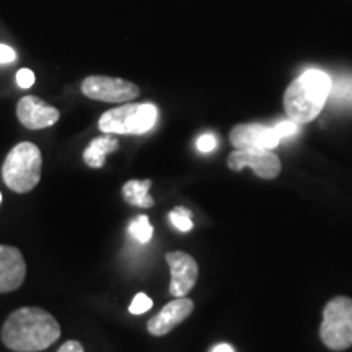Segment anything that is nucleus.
Here are the masks:
<instances>
[{
  "mask_svg": "<svg viewBox=\"0 0 352 352\" xmlns=\"http://www.w3.org/2000/svg\"><path fill=\"white\" fill-rule=\"evenodd\" d=\"M336 101H342V103H351L352 101V78H342L338 83H333L331 94Z\"/></svg>",
  "mask_w": 352,
  "mask_h": 352,
  "instance_id": "17",
  "label": "nucleus"
},
{
  "mask_svg": "<svg viewBox=\"0 0 352 352\" xmlns=\"http://www.w3.org/2000/svg\"><path fill=\"white\" fill-rule=\"evenodd\" d=\"M227 165L232 171H240L245 166H250L259 178L264 179L277 178L283 168L279 157L266 148H236L228 155Z\"/></svg>",
  "mask_w": 352,
  "mask_h": 352,
  "instance_id": "7",
  "label": "nucleus"
},
{
  "mask_svg": "<svg viewBox=\"0 0 352 352\" xmlns=\"http://www.w3.org/2000/svg\"><path fill=\"white\" fill-rule=\"evenodd\" d=\"M274 131L277 132L280 139L284 138H292V135L297 134L298 131V122L289 120V121H280L274 126Z\"/></svg>",
  "mask_w": 352,
  "mask_h": 352,
  "instance_id": "19",
  "label": "nucleus"
},
{
  "mask_svg": "<svg viewBox=\"0 0 352 352\" xmlns=\"http://www.w3.org/2000/svg\"><path fill=\"white\" fill-rule=\"evenodd\" d=\"M171 271L170 294L175 298L186 297L197 283L199 267L196 259L184 252H170L165 254Z\"/></svg>",
  "mask_w": 352,
  "mask_h": 352,
  "instance_id": "8",
  "label": "nucleus"
},
{
  "mask_svg": "<svg viewBox=\"0 0 352 352\" xmlns=\"http://www.w3.org/2000/svg\"><path fill=\"white\" fill-rule=\"evenodd\" d=\"M192 311H195V302L186 297L175 298V300L166 303L155 316L148 320V333L152 336H165V334L173 331L178 324H182Z\"/></svg>",
  "mask_w": 352,
  "mask_h": 352,
  "instance_id": "10",
  "label": "nucleus"
},
{
  "mask_svg": "<svg viewBox=\"0 0 352 352\" xmlns=\"http://www.w3.org/2000/svg\"><path fill=\"white\" fill-rule=\"evenodd\" d=\"M333 80L323 70L310 69L287 87L284 94V109L298 124L314 121L321 113L331 94Z\"/></svg>",
  "mask_w": 352,
  "mask_h": 352,
  "instance_id": "2",
  "label": "nucleus"
},
{
  "mask_svg": "<svg viewBox=\"0 0 352 352\" xmlns=\"http://www.w3.org/2000/svg\"><path fill=\"white\" fill-rule=\"evenodd\" d=\"M129 233L132 239L138 240L139 243H148L152 240L153 227L148 222L147 215H139L138 219L132 220L129 223Z\"/></svg>",
  "mask_w": 352,
  "mask_h": 352,
  "instance_id": "15",
  "label": "nucleus"
},
{
  "mask_svg": "<svg viewBox=\"0 0 352 352\" xmlns=\"http://www.w3.org/2000/svg\"><path fill=\"white\" fill-rule=\"evenodd\" d=\"M0 338L13 352H39L60 338V324L39 307L16 308L3 321Z\"/></svg>",
  "mask_w": 352,
  "mask_h": 352,
  "instance_id": "1",
  "label": "nucleus"
},
{
  "mask_svg": "<svg viewBox=\"0 0 352 352\" xmlns=\"http://www.w3.org/2000/svg\"><path fill=\"white\" fill-rule=\"evenodd\" d=\"M321 341L331 351H344L352 346V300L336 297L328 302L320 328Z\"/></svg>",
  "mask_w": 352,
  "mask_h": 352,
  "instance_id": "5",
  "label": "nucleus"
},
{
  "mask_svg": "<svg viewBox=\"0 0 352 352\" xmlns=\"http://www.w3.org/2000/svg\"><path fill=\"white\" fill-rule=\"evenodd\" d=\"M152 186L151 179H131L122 186V197L126 202L135 206V208L151 209L153 206V197L148 195V189Z\"/></svg>",
  "mask_w": 352,
  "mask_h": 352,
  "instance_id": "14",
  "label": "nucleus"
},
{
  "mask_svg": "<svg viewBox=\"0 0 352 352\" xmlns=\"http://www.w3.org/2000/svg\"><path fill=\"white\" fill-rule=\"evenodd\" d=\"M16 118L20 124L30 131H41L54 126L60 111L36 95H26L16 104Z\"/></svg>",
  "mask_w": 352,
  "mask_h": 352,
  "instance_id": "9",
  "label": "nucleus"
},
{
  "mask_svg": "<svg viewBox=\"0 0 352 352\" xmlns=\"http://www.w3.org/2000/svg\"><path fill=\"white\" fill-rule=\"evenodd\" d=\"M158 109L152 103H126L100 116L98 127L104 134L140 135L155 126Z\"/></svg>",
  "mask_w": 352,
  "mask_h": 352,
  "instance_id": "4",
  "label": "nucleus"
},
{
  "mask_svg": "<svg viewBox=\"0 0 352 352\" xmlns=\"http://www.w3.org/2000/svg\"><path fill=\"white\" fill-rule=\"evenodd\" d=\"M153 307V302L152 298L147 296V294L140 292L138 296L134 297V300L129 305V314L132 315H142V314H147L148 310Z\"/></svg>",
  "mask_w": 352,
  "mask_h": 352,
  "instance_id": "18",
  "label": "nucleus"
},
{
  "mask_svg": "<svg viewBox=\"0 0 352 352\" xmlns=\"http://www.w3.org/2000/svg\"><path fill=\"white\" fill-rule=\"evenodd\" d=\"M34 80H36V77H34L33 70L20 69L19 72H16V83H19V87L21 88H32L34 85Z\"/></svg>",
  "mask_w": 352,
  "mask_h": 352,
  "instance_id": "21",
  "label": "nucleus"
},
{
  "mask_svg": "<svg viewBox=\"0 0 352 352\" xmlns=\"http://www.w3.org/2000/svg\"><path fill=\"white\" fill-rule=\"evenodd\" d=\"M26 279V263L19 248L0 245V294L20 289Z\"/></svg>",
  "mask_w": 352,
  "mask_h": 352,
  "instance_id": "11",
  "label": "nucleus"
},
{
  "mask_svg": "<svg viewBox=\"0 0 352 352\" xmlns=\"http://www.w3.org/2000/svg\"><path fill=\"white\" fill-rule=\"evenodd\" d=\"M120 148V140L114 134H104L100 138H95L87 148L83 151V162L90 168H103L107 164V155L111 152H116Z\"/></svg>",
  "mask_w": 352,
  "mask_h": 352,
  "instance_id": "13",
  "label": "nucleus"
},
{
  "mask_svg": "<svg viewBox=\"0 0 352 352\" xmlns=\"http://www.w3.org/2000/svg\"><path fill=\"white\" fill-rule=\"evenodd\" d=\"M0 202H2V192H0Z\"/></svg>",
  "mask_w": 352,
  "mask_h": 352,
  "instance_id": "25",
  "label": "nucleus"
},
{
  "mask_svg": "<svg viewBox=\"0 0 352 352\" xmlns=\"http://www.w3.org/2000/svg\"><path fill=\"white\" fill-rule=\"evenodd\" d=\"M212 352H235L230 344H217L212 349Z\"/></svg>",
  "mask_w": 352,
  "mask_h": 352,
  "instance_id": "24",
  "label": "nucleus"
},
{
  "mask_svg": "<svg viewBox=\"0 0 352 352\" xmlns=\"http://www.w3.org/2000/svg\"><path fill=\"white\" fill-rule=\"evenodd\" d=\"M230 142L235 148H266L272 151L280 142L274 127L263 124H239L230 132Z\"/></svg>",
  "mask_w": 352,
  "mask_h": 352,
  "instance_id": "12",
  "label": "nucleus"
},
{
  "mask_svg": "<svg viewBox=\"0 0 352 352\" xmlns=\"http://www.w3.org/2000/svg\"><path fill=\"white\" fill-rule=\"evenodd\" d=\"M170 220L179 232H189L192 227H195L192 226L191 212H189L188 209H183V208H175L173 210H171Z\"/></svg>",
  "mask_w": 352,
  "mask_h": 352,
  "instance_id": "16",
  "label": "nucleus"
},
{
  "mask_svg": "<svg viewBox=\"0 0 352 352\" xmlns=\"http://www.w3.org/2000/svg\"><path fill=\"white\" fill-rule=\"evenodd\" d=\"M82 94L90 100L104 103H131L140 95V88L129 80L108 76H90L83 78Z\"/></svg>",
  "mask_w": 352,
  "mask_h": 352,
  "instance_id": "6",
  "label": "nucleus"
},
{
  "mask_svg": "<svg viewBox=\"0 0 352 352\" xmlns=\"http://www.w3.org/2000/svg\"><path fill=\"white\" fill-rule=\"evenodd\" d=\"M197 151L199 152H212L215 147H217V138L214 134H202L199 139H197Z\"/></svg>",
  "mask_w": 352,
  "mask_h": 352,
  "instance_id": "20",
  "label": "nucleus"
},
{
  "mask_svg": "<svg viewBox=\"0 0 352 352\" xmlns=\"http://www.w3.org/2000/svg\"><path fill=\"white\" fill-rule=\"evenodd\" d=\"M15 59H16L15 51H13L10 46H7V44L0 43V64H10Z\"/></svg>",
  "mask_w": 352,
  "mask_h": 352,
  "instance_id": "22",
  "label": "nucleus"
},
{
  "mask_svg": "<svg viewBox=\"0 0 352 352\" xmlns=\"http://www.w3.org/2000/svg\"><path fill=\"white\" fill-rule=\"evenodd\" d=\"M57 352H85V349H83V346L78 341L70 340L65 341L64 344L57 349Z\"/></svg>",
  "mask_w": 352,
  "mask_h": 352,
  "instance_id": "23",
  "label": "nucleus"
},
{
  "mask_svg": "<svg viewBox=\"0 0 352 352\" xmlns=\"http://www.w3.org/2000/svg\"><path fill=\"white\" fill-rule=\"evenodd\" d=\"M43 155L36 144L20 142L7 153L2 165V179L16 195L33 191L41 182Z\"/></svg>",
  "mask_w": 352,
  "mask_h": 352,
  "instance_id": "3",
  "label": "nucleus"
}]
</instances>
